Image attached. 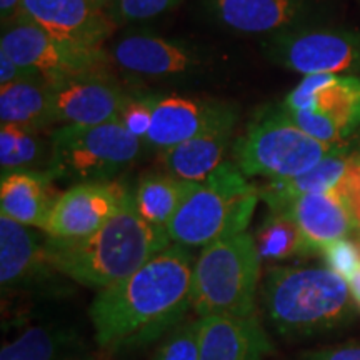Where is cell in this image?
Masks as SVG:
<instances>
[{"label": "cell", "mask_w": 360, "mask_h": 360, "mask_svg": "<svg viewBox=\"0 0 360 360\" xmlns=\"http://www.w3.org/2000/svg\"><path fill=\"white\" fill-rule=\"evenodd\" d=\"M192 269L188 247L172 242L132 276L98 290L89 307L98 347L130 352L170 334L192 309Z\"/></svg>", "instance_id": "1"}, {"label": "cell", "mask_w": 360, "mask_h": 360, "mask_svg": "<svg viewBox=\"0 0 360 360\" xmlns=\"http://www.w3.org/2000/svg\"><path fill=\"white\" fill-rule=\"evenodd\" d=\"M170 244L167 229L147 222L139 214L130 188L114 217L92 236L45 237L53 267L74 283L97 290L132 276Z\"/></svg>", "instance_id": "2"}, {"label": "cell", "mask_w": 360, "mask_h": 360, "mask_svg": "<svg viewBox=\"0 0 360 360\" xmlns=\"http://www.w3.org/2000/svg\"><path fill=\"white\" fill-rule=\"evenodd\" d=\"M262 300L270 326L290 340L342 330L359 315L350 283L328 267L270 269Z\"/></svg>", "instance_id": "3"}, {"label": "cell", "mask_w": 360, "mask_h": 360, "mask_svg": "<svg viewBox=\"0 0 360 360\" xmlns=\"http://www.w3.org/2000/svg\"><path fill=\"white\" fill-rule=\"evenodd\" d=\"M236 162L225 160L197 182L167 225L170 240L186 247H205L245 232L260 200Z\"/></svg>", "instance_id": "4"}, {"label": "cell", "mask_w": 360, "mask_h": 360, "mask_svg": "<svg viewBox=\"0 0 360 360\" xmlns=\"http://www.w3.org/2000/svg\"><path fill=\"white\" fill-rule=\"evenodd\" d=\"M260 257L254 236L240 232L202 247L192 269V309L197 317L255 315Z\"/></svg>", "instance_id": "5"}, {"label": "cell", "mask_w": 360, "mask_h": 360, "mask_svg": "<svg viewBox=\"0 0 360 360\" xmlns=\"http://www.w3.org/2000/svg\"><path fill=\"white\" fill-rule=\"evenodd\" d=\"M51 159L45 172L77 184L110 182L142 154L146 142L119 120L98 125H64L51 134Z\"/></svg>", "instance_id": "6"}, {"label": "cell", "mask_w": 360, "mask_h": 360, "mask_svg": "<svg viewBox=\"0 0 360 360\" xmlns=\"http://www.w3.org/2000/svg\"><path fill=\"white\" fill-rule=\"evenodd\" d=\"M339 148L310 137L292 122L281 105L260 110L232 146L236 165L245 177L267 180L309 172Z\"/></svg>", "instance_id": "7"}, {"label": "cell", "mask_w": 360, "mask_h": 360, "mask_svg": "<svg viewBox=\"0 0 360 360\" xmlns=\"http://www.w3.org/2000/svg\"><path fill=\"white\" fill-rule=\"evenodd\" d=\"M281 107L310 137L327 146L342 147L360 127V77L305 75Z\"/></svg>", "instance_id": "8"}, {"label": "cell", "mask_w": 360, "mask_h": 360, "mask_svg": "<svg viewBox=\"0 0 360 360\" xmlns=\"http://www.w3.org/2000/svg\"><path fill=\"white\" fill-rule=\"evenodd\" d=\"M262 52L272 64L297 74L360 72V34L352 30L299 25L265 37Z\"/></svg>", "instance_id": "9"}, {"label": "cell", "mask_w": 360, "mask_h": 360, "mask_svg": "<svg viewBox=\"0 0 360 360\" xmlns=\"http://www.w3.org/2000/svg\"><path fill=\"white\" fill-rule=\"evenodd\" d=\"M0 52L51 82L105 69L109 64V56L103 49L67 42L25 17L2 27Z\"/></svg>", "instance_id": "10"}, {"label": "cell", "mask_w": 360, "mask_h": 360, "mask_svg": "<svg viewBox=\"0 0 360 360\" xmlns=\"http://www.w3.org/2000/svg\"><path fill=\"white\" fill-rule=\"evenodd\" d=\"M70 282L53 267L45 238L29 225L0 215V285L4 294L60 297L72 290Z\"/></svg>", "instance_id": "11"}, {"label": "cell", "mask_w": 360, "mask_h": 360, "mask_svg": "<svg viewBox=\"0 0 360 360\" xmlns=\"http://www.w3.org/2000/svg\"><path fill=\"white\" fill-rule=\"evenodd\" d=\"M110 58L125 75L139 80L193 77L207 64L192 45L143 30L120 35L110 45Z\"/></svg>", "instance_id": "12"}, {"label": "cell", "mask_w": 360, "mask_h": 360, "mask_svg": "<svg viewBox=\"0 0 360 360\" xmlns=\"http://www.w3.org/2000/svg\"><path fill=\"white\" fill-rule=\"evenodd\" d=\"M52 124L98 125L119 119L129 96L122 87L98 69L51 82Z\"/></svg>", "instance_id": "13"}, {"label": "cell", "mask_w": 360, "mask_h": 360, "mask_svg": "<svg viewBox=\"0 0 360 360\" xmlns=\"http://www.w3.org/2000/svg\"><path fill=\"white\" fill-rule=\"evenodd\" d=\"M127 191L112 180L72 186L58 195L42 231L53 238L92 236L117 214Z\"/></svg>", "instance_id": "14"}, {"label": "cell", "mask_w": 360, "mask_h": 360, "mask_svg": "<svg viewBox=\"0 0 360 360\" xmlns=\"http://www.w3.org/2000/svg\"><path fill=\"white\" fill-rule=\"evenodd\" d=\"M22 17L58 39L92 49H103L115 29L107 11L92 0H24Z\"/></svg>", "instance_id": "15"}, {"label": "cell", "mask_w": 360, "mask_h": 360, "mask_svg": "<svg viewBox=\"0 0 360 360\" xmlns=\"http://www.w3.org/2000/svg\"><path fill=\"white\" fill-rule=\"evenodd\" d=\"M232 114L236 107L222 102L182 96L155 97L150 130L143 142L147 147L165 150Z\"/></svg>", "instance_id": "16"}, {"label": "cell", "mask_w": 360, "mask_h": 360, "mask_svg": "<svg viewBox=\"0 0 360 360\" xmlns=\"http://www.w3.org/2000/svg\"><path fill=\"white\" fill-rule=\"evenodd\" d=\"M207 7L227 29L269 37L299 27L309 13V0H207Z\"/></svg>", "instance_id": "17"}, {"label": "cell", "mask_w": 360, "mask_h": 360, "mask_svg": "<svg viewBox=\"0 0 360 360\" xmlns=\"http://www.w3.org/2000/svg\"><path fill=\"white\" fill-rule=\"evenodd\" d=\"M199 360H265L272 352L257 315L200 317Z\"/></svg>", "instance_id": "18"}, {"label": "cell", "mask_w": 360, "mask_h": 360, "mask_svg": "<svg viewBox=\"0 0 360 360\" xmlns=\"http://www.w3.org/2000/svg\"><path fill=\"white\" fill-rule=\"evenodd\" d=\"M236 114L225 117L197 134L195 137L165 150H160V164L175 177L200 182L209 177L222 162L232 143Z\"/></svg>", "instance_id": "19"}, {"label": "cell", "mask_w": 360, "mask_h": 360, "mask_svg": "<svg viewBox=\"0 0 360 360\" xmlns=\"http://www.w3.org/2000/svg\"><path fill=\"white\" fill-rule=\"evenodd\" d=\"M283 212L294 217L314 252H321L332 242L349 237V233L357 229L339 188L297 197Z\"/></svg>", "instance_id": "20"}, {"label": "cell", "mask_w": 360, "mask_h": 360, "mask_svg": "<svg viewBox=\"0 0 360 360\" xmlns=\"http://www.w3.org/2000/svg\"><path fill=\"white\" fill-rule=\"evenodd\" d=\"M60 193L56 191V180L49 172H13L2 177L0 209L2 215L15 222L44 229Z\"/></svg>", "instance_id": "21"}, {"label": "cell", "mask_w": 360, "mask_h": 360, "mask_svg": "<svg viewBox=\"0 0 360 360\" xmlns=\"http://www.w3.org/2000/svg\"><path fill=\"white\" fill-rule=\"evenodd\" d=\"M89 345L70 326H32L0 350V360H85Z\"/></svg>", "instance_id": "22"}, {"label": "cell", "mask_w": 360, "mask_h": 360, "mask_svg": "<svg viewBox=\"0 0 360 360\" xmlns=\"http://www.w3.org/2000/svg\"><path fill=\"white\" fill-rule=\"evenodd\" d=\"M354 155L347 152V147H340L332 152L322 162H319L309 172L295 175L290 179L267 180L259 187V197L267 204L269 210H283L297 197L312 192H326L337 188L349 172Z\"/></svg>", "instance_id": "23"}, {"label": "cell", "mask_w": 360, "mask_h": 360, "mask_svg": "<svg viewBox=\"0 0 360 360\" xmlns=\"http://www.w3.org/2000/svg\"><path fill=\"white\" fill-rule=\"evenodd\" d=\"M52 85L40 75L0 87V120L20 127L42 130L52 124Z\"/></svg>", "instance_id": "24"}, {"label": "cell", "mask_w": 360, "mask_h": 360, "mask_svg": "<svg viewBox=\"0 0 360 360\" xmlns=\"http://www.w3.org/2000/svg\"><path fill=\"white\" fill-rule=\"evenodd\" d=\"M195 186L197 182L179 179L169 172L146 174L134 191L135 205L147 222L167 229L179 207Z\"/></svg>", "instance_id": "25"}, {"label": "cell", "mask_w": 360, "mask_h": 360, "mask_svg": "<svg viewBox=\"0 0 360 360\" xmlns=\"http://www.w3.org/2000/svg\"><path fill=\"white\" fill-rule=\"evenodd\" d=\"M254 238L259 257L265 262H281L314 252L294 217L283 210H269Z\"/></svg>", "instance_id": "26"}, {"label": "cell", "mask_w": 360, "mask_h": 360, "mask_svg": "<svg viewBox=\"0 0 360 360\" xmlns=\"http://www.w3.org/2000/svg\"><path fill=\"white\" fill-rule=\"evenodd\" d=\"M51 141L45 142L40 130L2 124L0 129V167L4 175L49 167Z\"/></svg>", "instance_id": "27"}, {"label": "cell", "mask_w": 360, "mask_h": 360, "mask_svg": "<svg viewBox=\"0 0 360 360\" xmlns=\"http://www.w3.org/2000/svg\"><path fill=\"white\" fill-rule=\"evenodd\" d=\"M200 323V317H197L175 327L155 350L152 360H199Z\"/></svg>", "instance_id": "28"}, {"label": "cell", "mask_w": 360, "mask_h": 360, "mask_svg": "<svg viewBox=\"0 0 360 360\" xmlns=\"http://www.w3.org/2000/svg\"><path fill=\"white\" fill-rule=\"evenodd\" d=\"M180 0H112L107 13L115 24L146 22L177 7Z\"/></svg>", "instance_id": "29"}, {"label": "cell", "mask_w": 360, "mask_h": 360, "mask_svg": "<svg viewBox=\"0 0 360 360\" xmlns=\"http://www.w3.org/2000/svg\"><path fill=\"white\" fill-rule=\"evenodd\" d=\"M323 259L334 272L350 282L360 270V250L350 238H339L321 250Z\"/></svg>", "instance_id": "30"}, {"label": "cell", "mask_w": 360, "mask_h": 360, "mask_svg": "<svg viewBox=\"0 0 360 360\" xmlns=\"http://www.w3.org/2000/svg\"><path fill=\"white\" fill-rule=\"evenodd\" d=\"M154 96L129 97L122 112L119 115V122L141 141H146L152 124V112H154Z\"/></svg>", "instance_id": "31"}, {"label": "cell", "mask_w": 360, "mask_h": 360, "mask_svg": "<svg viewBox=\"0 0 360 360\" xmlns=\"http://www.w3.org/2000/svg\"><path fill=\"white\" fill-rule=\"evenodd\" d=\"M337 188L347 202L355 224L360 227V155H354L347 175Z\"/></svg>", "instance_id": "32"}, {"label": "cell", "mask_w": 360, "mask_h": 360, "mask_svg": "<svg viewBox=\"0 0 360 360\" xmlns=\"http://www.w3.org/2000/svg\"><path fill=\"white\" fill-rule=\"evenodd\" d=\"M297 360H360V342H345L317 350H307Z\"/></svg>", "instance_id": "33"}, {"label": "cell", "mask_w": 360, "mask_h": 360, "mask_svg": "<svg viewBox=\"0 0 360 360\" xmlns=\"http://www.w3.org/2000/svg\"><path fill=\"white\" fill-rule=\"evenodd\" d=\"M35 72L24 69L17 62H13L11 57L6 56L4 52H0V85H8L13 82H19L22 79L35 77ZM42 77V75H40Z\"/></svg>", "instance_id": "34"}, {"label": "cell", "mask_w": 360, "mask_h": 360, "mask_svg": "<svg viewBox=\"0 0 360 360\" xmlns=\"http://www.w3.org/2000/svg\"><path fill=\"white\" fill-rule=\"evenodd\" d=\"M22 4L24 0H0V17L2 27H7L17 22L22 17Z\"/></svg>", "instance_id": "35"}, {"label": "cell", "mask_w": 360, "mask_h": 360, "mask_svg": "<svg viewBox=\"0 0 360 360\" xmlns=\"http://www.w3.org/2000/svg\"><path fill=\"white\" fill-rule=\"evenodd\" d=\"M349 283H350V289L352 290H360V270H359L357 276H355Z\"/></svg>", "instance_id": "36"}, {"label": "cell", "mask_w": 360, "mask_h": 360, "mask_svg": "<svg viewBox=\"0 0 360 360\" xmlns=\"http://www.w3.org/2000/svg\"><path fill=\"white\" fill-rule=\"evenodd\" d=\"M92 2L96 4V6H98V7H102V8L105 7V8H107V7L110 6V2H112V0H92Z\"/></svg>", "instance_id": "37"}]
</instances>
